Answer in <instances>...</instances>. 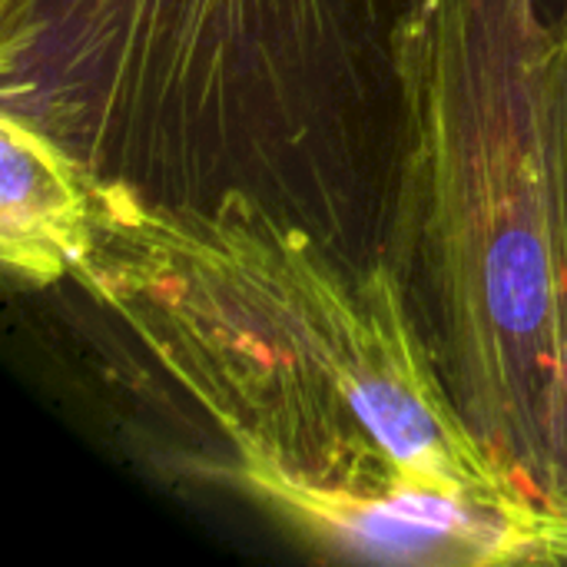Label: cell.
I'll return each mask as SVG.
<instances>
[{
	"label": "cell",
	"instance_id": "6",
	"mask_svg": "<svg viewBox=\"0 0 567 567\" xmlns=\"http://www.w3.org/2000/svg\"><path fill=\"white\" fill-rule=\"evenodd\" d=\"M555 7V20H558V40H561V50H565L567 60V0H551Z\"/></svg>",
	"mask_w": 567,
	"mask_h": 567
},
{
	"label": "cell",
	"instance_id": "5",
	"mask_svg": "<svg viewBox=\"0 0 567 567\" xmlns=\"http://www.w3.org/2000/svg\"><path fill=\"white\" fill-rule=\"evenodd\" d=\"M567 561V488L555 492L538 515L535 565H565Z\"/></svg>",
	"mask_w": 567,
	"mask_h": 567
},
{
	"label": "cell",
	"instance_id": "2",
	"mask_svg": "<svg viewBox=\"0 0 567 567\" xmlns=\"http://www.w3.org/2000/svg\"><path fill=\"white\" fill-rule=\"evenodd\" d=\"M405 0H0V113L103 196L385 259Z\"/></svg>",
	"mask_w": 567,
	"mask_h": 567
},
{
	"label": "cell",
	"instance_id": "3",
	"mask_svg": "<svg viewBox=\"0 0 567 567\" xmlns=\"http://www.w3.org/2000/svg\"><path fill=\"white\" fill-rule=\"evenodd\" d=\"M551 0H405L385 262L475 439L548 498L558 326V86Z\"/></svg>",
	"mask_w": 567,
	"mask_h": 567
},
{
	"label": "cell",
	"instance_id": "1",
	"mask_svg": "<svg viewBox=\"0 0 567 567\" xmlns=\"http://www.w3.org/2000/svg\"><path fill=\"white\" fill-rule=\"evenodd\" d=\"M126 429L329 561L535 565L528 502L458 415L389 269L249 206L93 199L63 279Z\"/></svg>",
	"mask_w": 567,
	"mask_h": 567
},
{
	"label": "cell",
	"instance_id": "4",
	"mask_svg": "<svg viewBox=\"0 0 567 567\" xmlns=\"http://www.w3.org/2000/svg\"><path fill=\"white\" fill-rule=\"evenodd\" d=\"M0 262L10 286L53 289L90 249L96 189L43 133L0 113Z\"/></svg>",
	"mask_w": 567,
	"mask_h": 567
}]
</instances>
